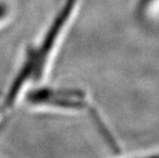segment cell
Returning a JSON list of instances; mask_svg holds the SVG:
<instances>
[{
    "label": "cell",
    "mask_w": 159,
    "mask_h": 158,
    "mask_svg": "<svg viewBox=\"0 0 159 158\" xmlns=\"http://www.w3.org/2000/svg\"><path fill=\"white\" fill-rule=\"evenodd\" d=\"M150 158H159V156H154V157H150Z\"/></svg>",
    "instance_id": "3"
},
{
    "label": "cell",
    "mask_w": 159,
    "mask_h": 158,
    "mask_svg": "<svg viewBox=\"0 0 159 158\" xmlns=\"http://www.w3.org/2000/svg\"><path fill=\"white\" fill-rule=\"evenodd\" d=\"M75 2H76V0H67L64 8L60 11L59 15H57L56 21L53 22V24L50 27L48 32H47L44 41L42 43L41 48L37 52H34L36 73L39 74L42 71L43 65H44V63H45V59L47 58V56L49 55L50 50H52L53 46V43L56 42L57 38L59 37L61 30L63 29V27L65 26L67 21H68L69 16L71 15L74 5H75Z\"/></svg>",
    "instance_id": "1"
},
{
    "label": "cell",
    "mask_w": 159,
    "mask_h": 158,
    "mask_svg": "<svg viewBox=\"0 0 159 158\" xmlns=\"http://www.w3.org/2000/svg\"><path fill=\"white\" fill-rule=\"evenodd\" d=\"M6 12H7V8H6V5L2 4V3H0V20H1L3 16L6 15Z\"/></svg>",
    "instance_id": "2"
}]
</instances>
